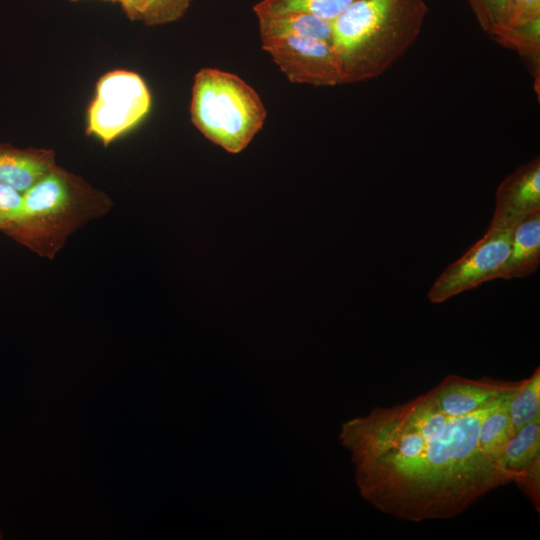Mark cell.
<instances>
[{
    "label": "cell",
    "instance_id": "12",
    "mask_svg": "<svg viewBox=\"0 0 540 540\" xmlns=\"http://www.w3.org/2000/svg\"><path fill=\"white\" fill-rule=\"evenodd\" d=\"M261 42L285 37H306L331 44V21L306 12L258 16Z\"/></svg>",
    "mask_w": 540,
    "mask_h": 540
},
{
    "label": "cell",
    "instance_id": "25",
    "mask_svg": "<svg viewBox=\"0 0 540 540\" xmlns=\"http://www.w3.org/2000/svg\"><path fill=\"white\" fill-rule=\"evenodd\" d=\"M72 1H78V0H72Z\"/></svg>",
    "mask_w": 540,
    "mask_h": 540
},
{
    "label": "cell",
    "instance_id": "19",
    "mask_svg": "<svg viewBox=\"0 0 540 540\" xmlns=\"http://www.w3.org/2000/svg\"><path fill=\"white\" fill-rule=\"evenodd\" d=\"M192 0H146L141 21L148 26L163 25L180 19Z\"/></svg>",
    "mask_w": 540,
    "mask_h": 540
},
{
    "label": "cell",
    "instance_id": "24",
    "mask_svg": "<svg viewBox=\"0 0 540 540\" xmlns=\"http://www.w3.org/2000/svg\"><path fill=\"white\" fill-rule=\"evenodd\" d=\"M108 1H112V2H119V3H122L123 0H108Z\"/></svg>",
    "mask_w": 540,
    "mask_h": 540
},
{
    "label": "cell",
    "instance_id": "7",
    "mask_svg": "<svg viewBox=\"0 0 540 540\" xmlns=\"http://www.w3.org/2000/svg\"><path fill=\"white\" fill-rule=\"evenodd\" d=\"M285 77L292 83L336 86L343 78L330 43L306 37H285L262 42Z\"/></svg>",
    "mask_w": 540,
    "mask_h": 540
},
{
    "label": "cell",
    "instance_id": "22",
    "mask_svg": "<svg viewBox=\"0 0 540 540\" xmlns=\"http://www.w3.org/2000/svg\"><path fill=\"white\" fill-rule=\"evenodd\" d=\"M536 19H540V0H519L511 26L524 24Z\"/></svg>",
    "mask_w": 540,
    "mask_h": 540
},
{
    "label": "cell",
    "instance_id": "11",
    "mask_svg": "<svg viewBox=\"0 0 540 540\" xmlns=\"http://www.w3.org/2000/svg\"><path fill=\"white\" fill-rule=\"evenodd\" d=\"M540 264V211L520 222L511 232L507 258L498 278L510 280L527 277Z\"/></svg>",
    "mask_w": 540,
    "mask_h": 540
},
{
    "label": "cell",
    "instance_id": "20",
    "mask_svg": "<svg viewBox=\"0 0 540 540\" xmlns=\"http://www.w3.org/2000/svg\"><path fill=\"white\" fill-rule=\"evenodd\" d=\"M23 193L0 182V230L6 232L19 219Z\"/></svg>",
    "mask_w": 540,
    "mask_h": 540
},
{
    "label": "cell",
    "instance_id": "16",
    "mask_svg": "<svg viewBox=\"0 0 540 540\" xmlns=\"http://www.w3.org/2000/svg\"><path fill=\"white\" fill-rule=\"evenodd\" d=\"M512 435L525 424L540 417V368L523 379L508 405Z\"/></svg>",
    "mask_w": 540,
    "mask_h": 540
},
{
    "label": "cell",
    "instance_id": "18",
    "mask_svg": "<svg viewBox=\"0 0 540 540\" xmlns=\"http://www.w3.org/2000/svg\"><path fill=\"white\" fill-rule=\"evenodd\" d=\"M493 37L498 43L517 51L534 65L539 63L540 19L511 26Z\"/></svg>",
    "mask_w": 540,
    "mask_h": 540
},
{
    "label": "cell",
    "instance_id": "4",
    "mask_svg": "<svg viewBox=\"0 0 540 540\" xmlns=\"http://www.w3.org/2000/svg\"><path fill=\"white\" fill-rule=\"evenodd\" d=\"M190 115L208 140L236 154L261 130L267 112L258 93L242 78L202 68L194 77Z\"/></svg>",
    "mask_w": 540,
    "mask_h": 540
},
{
    "label": "cell",
    "instance_id": "2",
    "mask_svg": "<svg viewBox=\"0 0 540 540\" xmlns=\"http://www.w3.org/2000/svg\"><path fill=\"white\" fill-rule=\"evenodd\" d=\"M424 0H357L331 21V46L343 84L376 78L418 38Z\"/></svg>",
    "mask_w": 540,
    "mask_h": 540
},
{
    "label": "cell",
    "instance_id": "3",
    "mask_svg": "<svg viewBox=\"0 0 540 540\" xmlns=\"http://www.w3.org/2000/svg\"><path fill=\"white\" fill-rule=\"evenodd\" d=\"M112 206L107 194L56 165L23 193L20 217L5 233L37 255L54 259L72 234Z\"/></svg>",
    "mask_w": 540,
    "mask_h": 540
},
{
    "label": "cell",
    "instance_id": "21",
    "mask_svg": "<svg viewBox=\"0 0 540 540\" xmlns=\"http://www.w3.org/2000/svg\"><path fill=\"white\" fill-rule=\"evenodd\" d=\"M529 496L537 511L540 510V457L536 458L527 468L517 482Z\"/></svg>",
    "mask_w": 540,
    "mask_h": 540
},
{
    "label": "cell",
    "instance_id": "8",
    "mask_svg": "<svg viewBox=\"0 0 540 540\" xmlns=\"http://www.w3.org/2000/svg\"><path fill=\"white\" fill-rule=\"evenodd\" d=\"M521 384L522 380H472L450 374L427 393L441 412L452 417H461L484 410L512 396Z\"/></svg>",
    "mask_w": 540,
    "mask_h": 540
},
{
    "label": "cell",
    "instance_id": "13",
    "mask_svg": "<svg viewBox=\"0 0 540 540\" xmlns=\"http://www.w3.org/2000/svg\"><path fill=\"white\" fill-rule=\"evenodd\" d=\"M540 457V417L519 428L507 441L502 452L503 466L521 472Z\"/></svg>",
    "mask_w": 540,
    "mask_h": 540
},
{
    "label": "cell",
    "instance_id": "17",
    "mask_svg": "<svg viewBox=\"0 0 540 540\" xmlns=\"http://www.w3.org/2000/svg\"><path fill=\"white\" fill-rule=\"evenodd\" d=\"M481 28L495 36L513 22L519 0H468Z\"/></svg>",
    "mask_w": 540,
    "mask_h": 540
},
{
    "label": "cell",
    "instance_id": "1",
    "mask_svg": "<svg viewBox=\"0 0 540 540\" xmlns=\"http://www.w3.org/2000/svg\"><path fill=\"white\" fill-rule=\"evenodd\" d=\"M495 405L452 417L426 393L344 422L339 439L361 496L386 514L420 522L455 517L491 490L517 483L523 471L506 469L479 444Z\"/></svg>",
    "mask_w": 540,
    "mask_h": 540
},
{
    "label": "cell",
    "instance_id": "23",
    "mask_svg": "<svg viewBox=\"0 0 540 540\" xmlns=\"http://www.w3.org/2000/svg\"><path fill=\"white\" fill-rule=\"evenodd\" d=\"M146 0H123L121 5L131 20H140L145 9Z\"/></svg>",
    "mask_w": 540,
    "mask_h": 540
},
{
    "label": "cell",
    "instance_id": "15",
    "mask_svg": "<svg viewBox=\"0 0 540 540\" xmlns=\"http://www.w3.org/2000/svg\"><path fill=\"white\" fill-rule=\"evenodd\" d=\"M512 396L493 406L484 417L479 430V444L490 457L501 461L505 444L512 436L508 405Z\"/></svg>",
    "mask_w": 540,
    "mask_h": 540
},
{
    "label": "cell",
    "instance_id": "5",
    "mask_svg": "<svg viewBox=\"0 0 540 540\" xmlns=\"http://www.w3.org/2000/svg\"><path fill=\"white\" fill-rule=\"evenodd\" d=\"M151 96L136 73L114 70L97 83L96 95L88 110L87 132L110 144L135 127L149 112Z\"/></svg>",
    "mask_w": 540,
    "mask_h": 540
},
{
    "label": "cell",
    "instance_id": "10",
    "mask_svg": "<svg viewBox=\"0 0 540 540\" xmlns=\"http://www.w3.org/2000/svg\"><path fill=\"white\" fill-rule=\"evenodd\" d=\"M55 156L50 149H20L0 144V182L24 193L54 167Z\"/></svg>",
    "mask_w": 540,
    "mask_h": 540
},
{
    "label": "cell",
    "instance_id": "6",
    "mask_svg": "<svg viewBox=\"0 0 540 540\" xmlns=\"http://www.w3.org/2000/svg\"><path fill=\"white\" fill-rule=\"evenodd\" d=\"M511 232L489 230L458 260L450 264L434 281L428 291L431 303H442L497 279L510 247Z\"/></svg>",
    "mask_w": 540,
    "mask_h": 540
},
{
    "label": "cell",
    "instance_id": "9",
    "mask_svg": "<svg viewBox=\"0 0 540 540\" xmlns=\"http://www.w3.org/2000/svg\"><path fill=\"white\" fill-rule=\"evenodd\" d=\"M537 211H540L539 156L519 166L499 184L488 229L512 231Z\"/></svg>",
    "mask_w": 540,
    "mask_h": 540
},
{
    "label": "cell",
    "instance_id": "14",
    "mask_svg": "<svg viewBox=\"0 0 540 540\" xmlns=\"http://www.w3.org/2000/svg\"><path fill=\"white\" fill-rule=\"evenodd\" d=\"M357 0H262L254 5L258 16L306 12L333 21Z\"/></svg>",
    "mask_w": 540,
    "mask_h": 540
}]
</instances>
